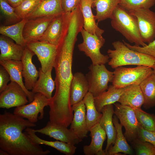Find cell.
I'll list each match as a JSON object with an SVG mask.
<instances>
[{
    "label": "cell",
    "mask_w": 155,
    "mask_h": 155,
    "mask_svg": "<svg viewBox=\"0 0 155 155\" xmlns=\"http://www.w3.org/2000/svg\"><path fill=\"white\" fill-rule=\"evenodd\" d=\"M137 138L144 142H149L155 146V132L145 129L139 125Z\"/></svg>",
    "instance_id": "40"
},
{
    "label": "cell",
    "mask_w": 155,
    "mask_h": 155,
    "mask_svg": "<svg viewBox=\"0 0 155 155\" xmlns=\"http://www.w3.org/2000/svg\"><path fill=\"white\" fill-rule=\"evenodd\" d=\"M26 46L36 55L44 73L53 69L57 53V46L39 40L26 43Z\"/></svg>",
    "instance_id": "9"
},
{
    "label": "cell",
    "mask_w": 155,
    "mask_h": 155,
    "mask_svg": "<svg viewBox=\"0 0 155 155\" xmlns=\"http://www.w3.org/2000/svg\"><path fill=\"white\" fill-rule=\"evenodd\" d=\"M11 6L15 8L19 6L24 0H5Z\"/></svg>",
    "instance_id": "43"
},
{
    "label": "cell",
    "mask_w": 155,
    "mask_h": 155,
    "mask_svg": "<svg viewBox=\"0 0 155 155\" xmlns=\"http://www.w3.org/2000/svg\"><path fill=\"white\" fill-rule=\"evenodd\" d=\"M142 92L144 103L143 107L148 109L155 106V75L152 73L139 84Z\"/></svg>",
    "instance_id": "31"
},
{
    "label": "cell",
    "mask_w": 155,
    "mask_h": 155,
    "mask_svg": "<svg viewBox=\"0 0 155 155\" xmlns=\"http://www.w3.org/2000/svg\"><path fill=\"white\" fill-rule=\"evenodd\" d=\"M118 119L115 115L114 116L113 121L116 130V139L114 145L109 148L107 155H118L120 152L129 155L133 154L134 153L132 148L127 143L123 133V126L119 123Z\"/></svg>",
    "instance_id": "27"
},
{
    "label": "cell",
    "mask_w": 155,
    "mask_h": 155,
    "mask_svg": "<svg viewBox=\"0 0 155 155\" xmlns=\"http://www.w3.org/2000/svg\"><path fill=\"white\" fill-rule=\"evenodd\" d=\"M101 112L102 115L99 123L106 133L107 136V144L104 150L106 155L110 147L115 144L117 137V131L113 121L114 110L113 104L104 106Z\"/></svg>",
    "instance_id": "17"
},
{
    "label": "cell",
    "mask_w": 155,
    "mask_h": 155,
    "mask_svg": "<svg viewBox=\"0 0 155 155\" xmlns=\"http://www.w3.org/2000/svg\"><path fill=\"white\" fill-rule=\"evenodd\" d=\"M89 86L86 75L77 72L73 75L70 90V101L72 106L83 100L88 92Z\"/></svg>",
    "instance_id": "21"
},
{
    "label": "cell",
    "mask_w": 155,
    "mask_h": 155,
    "mask_svg": "<svg viewBox=\"0 0 155 155\" xmlns=\"http://www.w3.org/2000/svg\"><path fill=\"white\" fill-rule=\"evenodd\" d=\"M110 19L113 28L129 42L142 46L147 45L141 38L136 17L119 4L114 10Z\"/></svg>",
    "instance_id": "4"
},
{
    "label": "cell",
    "mask_w": 155,
    "mask_h": 155,
    "mask_svg": "<svg viewBox=\"0 0 155 155\" xmlns=\"http://www.w3.org/2000/svg\"><path fill=\"white\" fill-rule=\"evenodd\" d=\"M91 141L88 145H85L83 151L85 155H106L102 149L103 144L106 139V132L98 123L90 129Z\"/></svg>",
    "instance_id": "19"
},
{
    "label": "cell",
    "mask_w": 155,
    "mask_h": 155,
    "mask_svg": "<svg viewBox=\"0 0 155 155\" xmlns=\"http://www.w3.org/2000/svg\"><path fill=\"white\" fill-rule=\"evenodd\" d=\"M114 114L119 119L125 130L124 135L127 140L131 142L137 138L139 125L133 108L114 103Z\"/></svg>",
    "instance_id": "10"
},
{
    "label": "cell",
    "mask_w": 155,
    "mask_h": 155,
    "mask_svg": "<svg viewBox=\"0 0 155 155\" xmlns=\"http://www.w3.org/2000/svg\"><path fill=\"white\" fill-rule=\"evenodd\" d=\"M52 69L44 73L41 68H39L38 78L32 91L33 93H40L49 99L51 98L52 93L55 86V81L51 76Z\"/></svg>",
    "instance_id": "28"
},
{
    "label": "cell",
    "mask_w": 155,
    "mask_h": 155,
    "mask_svg": "<svg viewBox=\"0 0 155 155\" xmlns=\"http://www.w3.org/2000/svg\"><path fill=\"white\" fill-rule=\"evenodd\" d=\"M114 49L107 51L110 60L108 65L112 69L127 65H144L154 67L155 57L130 49L121 41L112 43Z\"/></svg>",
    "instance_id": "3"
},
{
    "label": "cell",
    "mask_w": 155,
    "mask_h": 155,
    "mask_svg": "<svg viewBox=\"0 0 155 155\" xmlns=\"http://www.w3.org/2000/svg\"><path fill=\"white\" fill-rule=\"evenodd\" d=\"M27 21V19H23L14 24L1 26L0 33L14 40L16 44L25 47L26 46V42L23 36V31Z\"/></svg>",
    "instance_id": "30"
},
{
    "label": "cell",
    "mask_w": 155,
    "mask_h": 155,
    "mask_svg": "<svg viewBox=\"0 0 155 155\" xmlns=\"http://www.w3.org/2000/svg\"><path fill=\"white\" fill-rule=\"evenodd\" d=\"M1 35L0 36V61L21 60L25 47L14 43L8 37Z\"/></svg>",
    "instance_id": "25"
},
{
    "label": "cell",
    "mask_w": 155,
    "mask_h": 155,
    "mask_svg": "<svg viewBox=\"0 0 155 155\" xmlns=\"http://www.w3.org/2000/svg\"><path fill=\"white\" fill-rule=\"evenodd\" d=\"M0 155H9V154L6 152L1 149H0Z\"/></svg>",
    "instance_id": "44"
},
{
    "label": "cell",
    "mask_w": 155,
    "mask_h": 155,
    "mask_svg": "<svg viewBox=\"0 0 155 155\" xmlns=\"http://www.w3.org/2000/svg\"><path fill=\"white\" fill-rule=\"evenodd\" d=\"M81 0H61V7L64 13L71 12L78 7Z\"/></svg>",
    "instance_id": "41"
},
{
    "label": "cell",
    "mask_w": 155,
    "mask_h": 155,
    "mask_svg": "<svg viewBox=\"0 0 155 155\" xmlns=\"http://www.w3.org/2000/svg\"><path fill=\"white\" fill-rule=\"evenodd\" d=\"M155 4V0H121L119 5L129 11L137 9H150Z\"/></svg>",
    "instance_id": "36"
},
{
    "label": "cell",
    "mask_w": 155,
    "mask_h": 155,
    "mask_svg": "<svg viewBox=\"0 0 155 155\" xmlns=\"http://www.w3.org/2000/svg\"><path fill=\"white\" fill-rule=\"evenodd\" d=\"M36 126L35 123L5 111L0 115V148L9 155H46L44 150L34 143L23 131Z\"/></svg>",
    "instance_id": "2"
},
{
    "label": "cell",
    "mask_w": 155,
    "mask_h": 155,
    "mask_svg": "<svg viewBox=\"0 0 155 155\" xmlns=\"http://www.w3.org/2000/svg\"><path fill=\"white\" fill-rule=\"evenodd\" d=\"M90 0L91 1L94 3L96 1V0Z\"/></svg>",
    "instance_id": "46"
},
{
    "label": "cell",
    "mask_w": 155,
    "mask_h": 155,
    "mask_svg": "<svg viewBox=\"0 0 155 155\" xmlns=\"http://www.w3.org/2000/svg\"><path fill=\"white\" fill-rule=\"evenodd\" d=\"M34 55L26 46L21 60L23 65L22 74L24 79V84L28 90H32L39 77V71L32 62V58Z\"/></svg>",
    "instance_id": "16"
},
{
    "label": "cell",
    "mask_w": 155,
    "mask_h": 155,
    "mask_svg": "<svg viewBox=\"0 0 155 155\" xmlns=\"http://www.w3.org/2000/svg\"><path fill=\"white\" fill-rule=\"evenodd\" d=\"M21 87L15 82L11 81L0 93V107L9 109L26 104L28 100Z\"/></svg>",
    "instance_id": "13"
},
{
    "label": "cell",
    "mask_w": 155,
    "mask_h": 155,
    "mask_svg": "<svg viewBox=\"0 0 155 155\" xmlns=\"http://www.w3.org/2000/svg\"><path fill=\"white\" fill-rule=\"evenodd\" d=\"M131 143L137 155H155V146L151 143L137 138Z\"/></svg>",
    "instance_id": "38"
},
{
    "label": "cell",
    "mask_w": 155,
    "mask_h": 155,
    "mask_svg": "<svg viewBox=\"0 0 155 155\" xmlns=\"http://www.w3.org/2000/svg\"><path fill=\"white\" fill-rule=\"evenodd\" d=\"M0 64L8 72L10 81L15 82L19 85L26 93L29 102L32 101L34 99L35 94L32 91L28 90L23 83L22 74L23 65L22 61L13 60H5L0 61Z\"/></svg>",
    "instance_id": "20"
},
{
    "label": "cell",
    "mask_w": 155,
    "mask_h": 155,
    "mask_svg": "<svg viewBox=\"0 0 155 155\" xmlns=\"http://www.w3.org/2000/svg\"><path fill=\"white\" fill-rule=\"evenodd\" d=\"M0 9L6 23L14 24L22 20L16 12L14 8L10 5L5 0H0Z\"/></svg>",
    "instance_id": "37"
},
{
    "label": "cell",
    "mask_w": 155,
    "mask_h": 155,
    "mask_svg": "<svg viewBox=\"0 0 155 155\" xmlns=\"http://www.w3.org/2000/svg\"><path fill=\"white\" fill-rule=\"evenodd\" d=\"M10 81L9 74L6 69L2 65L0 66V92H1L7 85Z\"/></svg>",
    "instance_id": "42"
},
{
    "label": "cell",
    "mask_w": 155,
    "mask_h": 155,
    "mask_svg": "<svg viewBox=\"0 0 155 155\" xmlns=\"http://www.w3.org/2000/svg\"><path fill=\"white\" fill-rule=\"evenodd\" d=\"M72 107L74 114L70 129L82 140L87 137L88 132L86 124V106L82 100Z\"/></svg>",
    "instance_id": "18"
},
{
    "label": "cell",
    "mask_w": 155,
    "mask_h": 155,
    "mask_svg": "<svg viewBox=\"0 0 155 155\" xmlns=\"http://www.w3.org/2000/svg\"><path fill=\"white\" fill-rule=\"evenodd\" d=\"M80 30L70 26L57 46L54 67L55 73V91L50 100L49 118L59 123L71 121L73 110L70 101V90L73 75L72 71L73 51Z\"/></svg>",
    "instance_id": "1"
},
{
    "label": "cell",
    "mask_w": 155,
    "mask_h": 155,
    "mask_svg": "<svg viewBox=\"0 0 155 155\" xmlns=\"http://www.w3.org/2000/svg\"><path fill=\"white\" fill-rule=\"evenodd\" d=\"M118 102L123 105L141 108L144 103V98L139 85H131L124 87Z\"/></svg>",
    "instance_id": "22"
},
{
    "label": "cell",
    "mask_w": 155,
    "mask_h": 155,
    "mask_svg": "<svg viewBox=\"0 0 155 155\" xmlns=\"http://www.w3.org/2000/svg\"><path fill=\"white\" fill-rule=\"evenodd\" d=\"M72 15L63 13L53 20L39 41L58 46L65 36L68 28Z\"/></svg>",
    "instance_id": "8"
},
{
    "label": "cell",
    "mask_w": 155,
    "mask_h": 155,
    "mask_svg": "<svg viewBox=\"0 0 155 155\" xmlns=\"http://www.w3.org/2000/svg\"><path fill=\"white\" fill-rule=\"evenodd\" d=\"M125 44L132 50L147 54L155 57V40L144 46L132 45L123 40Z\"/></svg>",
    "instance_id": "39"
},
{
    "label": "cell",
    "mask_w": 155,
    "mask_h": 155,
    "mask_svg": "<svg viewBox=\"0 0 155 155\" xmlns=\"http://www.w3.org/2000/svg\"><path fill=\"white\" fill-rule=\"evenodd\" d=\"M112 85L124 88L133 84L139 85L145 79L153 73L150 67L138 65L135 67L120 66L115 69Z\"/></svg>",
    "instance_id": "5"
},
{
    "label": "cell",
    "mask_w": 155,
    "mask_h": 155,
    "mask_svg": "<svg viewBox=\"0 0 155 155\" xmlns=\"http://www.w3.org/2000/svg\"><path fill=\"white\" fill-rule=\"evenodd\" d=\"M35 133H39L49 136L57 140H59L74 145L82 141L71 129L67 127L48 121L44 127L34 129Z\"/></svg>",
    "instance_id": "14"
},
{
    "label": "cell",
    "mask_w": 155,
    "mask_h": 155,
    "mask_svg": "<svg viewBox=\"0 0 155 155\" xmlns=\"http://www.w3.org/2000/svg\"><path fill=\"white\" fill-rule=\"evenodd\" d=\"M25 131L24 133L36 144L50 146L66 155H73L75 152L76 147L73 144L58 140L49 141L42 139L36 135L34 129L31 127L27 128Z\"/></svg>",
    "instance_id": "24"
},
{
    "label": "cell",
    "mask_w": 155,
    "mask_h": 155,
    "mask_svg": "<svg viewBox=\"0 0 155 155\" xmlns=\"http://www.w3.org/2000/svg\"><path fill=\"white\" fill-rule=\"evenodd\" d=\"M153 73L155 75V61L154 63V67L153 68Z\"/></svg>",
    "instance_id": "45"
},
{
    "label": "cell",
    "mask_w": 155,
    "mask_h": 155,
    "mask_svg": "<svg viewBox=\"0 0 155 155\" xmlns=\"http://www.w3.org/2000/svg\"><path fill=\"white\" fill-rule=\"evenodd\" d=\"M134 109L139 125L145 129L155 132V115L147 113L141 108Z\"/></svg>",
    "instance_id": "34"
},
{
    "label": "cell",
    "mask_w": 155,
    "mask_h": 155,
    "mask_svg": "<svg viewBox=\"0 0 155 155\" xmlns=\"http://www.w3.org/2000/svg\"><path fill=\"white\" fill-rule=\"evenodd\" d=\"M83 100L86 108V124L88 131L96 124L99 123L102 114L97 110L94 104V97L88 92Z\"/></svg>",
    "instance_id": "32"
},
{
    "label": "cell",
    "mask_w": 155,
    "mask_h": 155,
    "mask_svg": "<svg viewBox=\"0 0 155 155\" xmlns=\"http://www.w3.org/2000/svg\"><path fill=\"white\" fill-rule=\"evenodd\" d=\"M42 0H24L14 8L17 15L21 19H26L37 7Z\"/></svg>",
    "instance_id": "35"
},
{
    "label": "cell",
    "mask_w": 155,
    "mask_h": 155,
    "mask_svg": "<svg viewBox=\"0 0 155 155\" xmlns=\"http://www.w3.org/2000/svg\"><path fill=\"white\" fill-rule=\"evenodd\" d=\"M63 13L61 0H42L26 19L29 20L44 16H55Z\"/></svg>",
    "instance_id": "26"
},
{
    "label": "cell",
    "mask_w": 155,
    "mask_h": 155,
    "mask_svg": "<svg viewBox=\"0 0 155 155\" xmlns=\"http://www.w3.org/2000/svg\"><path fill=\"white\" fill-rule=\"evenodd\" d=\"M55 16H44L27 20L23 31L26 42L39 40Z\"/></svg>",
    "instance_id": "15"
},
{
    "label": "cell",
    "mask_w": 155,
    "mask_h": 155,
    "mask_svg": "<svg viewBox=\"0 0 155 155\" xmlns=\"http://www.w3.org/2000/svg\"><path fill=\"white\" fill-rule=\"evenodd\" d=\"M93 3L90 0H81L80 4L83 20V28L88 33L98 36H102L104 30L98 27L92 6Z\"/></svg>",
    "instance_id": "23"
},
{
    "label": "cell",
    "mask_w": 155,
    "mask_h": 155,
    "mask_svg": "<svg viewBox=\"0 0 155 155\" xmlns=\"http://www.w3.org/2000/svg\"><path fill=\"white\" fill-rule=\"evenodd\" d=\"M89 71L86 76L89 86L88 92L94 97L106 91L108 88L109 82H112L113 72L107 69L104 64H91L89 67Z\"/></svg>",
    "instance_id": "7"
},
{
    "label": "cell",
    "mask_w": 155,
    "mask_h": 155,
    "mask_svg": "<svg viewBox=\"0 0 155 155\" xmlns=\"http://www.w3.org/2000/svg\"><path fill=\"white\" fill-rule=\"evenodd\" d=\"M136 18L143 41L148 44L155 38V12L150 9H137L129 11Z\"/></svg>",
    "instance_id": "12"
},
{
    "label": "cell",
    "mask_w": 155,
    "mask_h": 155,
    "mask_svg": "<svg viewBox=\"0 0 155 155\" xmlns=\"http://www.w3.org/2000/svg\"><path fill=\"white\" fill-rule=\"evenodd\" d=\"M80 32L83 41L78 45L79 50L89 57L94 65H105L108 63L109 59L108 56L102 54L100 51V49L105 42V39L102 36L91 34L83 28Z\"/></svg>",
    "instance_id": "6"
},
{
    "label": "cell",
    "mask_w": 155,
    "mask_h": 155,
    "mask_svg": "<svg viewBox=\"0 0 155 155\" xmlns=\"http://www.w3.org/2000/svg\"><path fill=\"white\" fill-rule=\"evenodd\" d=\"M50 100L40 93L34 94L33 100L29 104L16 107L13 113L30 122L35 123L39 120L43 119L44 108L49 106Z\"/></svg>",
    "instance_id": "11"
},
{
    "label": "cell",
    "mask_w": 155,
    "mask_h": 155,
    "mask_svg": "<svg viewBox=\"0 0 155 155\" xmlns=\"http://www.w3.org/2000/svg\"><path fill=\"white\" fill-rule=\"evenodd\" d=\"M124 88H117L113 85L108 86L107 90L94 97L96 107L100 113L104 106L118 102L123 92Z\"/></svg>",
    "instance_id": "29"
},
{
    "label": "cell",
    "mask_w": 155,
    "mask_h": 155,
    "mask_svg": "<svg viewBox=\"0 0 155 155\" xmlns=\"http://www.w3.org/2000/svg\"><path fill=\"white\" fill-rule=\"evenodd\" d=\"M120 1L121 0H96L93 3L96 7V20L98 22L110 19L114 10Z\"/></svg>",
    "instance_id": "33"
}]
</instances>
